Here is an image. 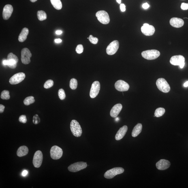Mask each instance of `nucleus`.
<instances>
[{"label":"nucleus","instance_id":"1a4fd4ad","mask_svg":"<svg viewBox=\"0 0 188 188\" xmlns=\"http://www.w3.org/2000/svg\"><path fill=\"white\" fill-rule=\"evenodd\" d=\"M43 160V155L40 150H37L34 155L33 164L35 168H39L42 165Z\"/></svg>","mask_w":188,"mask_h":188},{"label":"nucleus","instance_id":"4be33fe9","mask_svg":"<svg viewBox=\"0 0 188 188\" xmlns=\"http://www.w3.org/2000/svg\"><path fill=\"white\" fill-rule=\"evenodd\" d=\"M29 32V29L27 28H24L22 29L18 38V40L20 42H23L26 40Z\"/></svg>","mask_w":188,"mask_h":188},{"label":"nucleus","instance_id":"7ed1b4c3","mask_svg":"<svg viewBox=\"0 0 188 188\" xmlns=\"http://www.w3.org/2000/svg\"><path fill=\"white\" fill-rule=\"evenodd\" d=\"M142 55L145 59L148 60H153L157 59L160 55V53L156 50L145 51L142 53Z\"/></svg>","mask_w":188,"mask_h":188},{"label":"nucleus","instance_id":"49530a36","mask_svg":"<svg viewBox=\"0 0 188 188\" xmlns=\"http://www.w3.org/2000/svg\"><path fill=\"white\" fill-rule=\"evenodd\" d=\"M184 87H187L188 86V81L186 82L184 84Z\"/></svg>","mask_w":188,"mask_h":188},{"label":"nucleus","instance_id":"9b49d317","mask_svg":"<svg viewBox=\"0 0 188 188\" xmlns=\"http://www.w3.org/2000/svg\"><path fill=\"white\" fill-rule=\"evenodd\" d=\"M26 75L24 73L20 72L14 74L10 78L9 82L11 84L14 85L19 83L25 78Z\"/></svg>","mask_w":188,"mask_h":188},{"label":"nucleus","instance_id":"f8f14e48","mask_svg":"<svg viewBox=\"0 0 188 188\" xmlns=\"http://www.w3.org/2000/svg\"><path fill=\"white\" fill-rule=\"evenodd\" d=\"M100 88V83L98 81H95L93 82L90 91V97L92 98H94L96 97L99 93Z\"/></svg>","mask_w":188,"mask_h":188},{"label":"nucleus","instance_id":"423d86ee","mask_svg":"<svg viewBox=\"0 0 188 188\" xmlns=\"http://www.w3.org/2000/svg\"><path fill=\"white\" fill-rule=\"evenodd\" d=\"M50 156L52 159L57 160L61 158L63 155V150L57 146L52 147L50 150Z\"/></svg>","mask_w":188,"mask_h":188},{"label":"nucleus","instance_id":"e433bc0d","mask_svg":"<svg viewBox=\"0 0 188 188\" xmlns=\"http://www.w3.org/2000/svg\"><path fill=\"white\" fill-rule=\"evenodd\" d=\"M181 8L183 10H185L188 9V3H182Z\"/></svg>","mask_w":188,"mask_h":188},{"label":"nucleus","instance_id":"4c0bfd02","mask_svg":"<svg viewBox=\"0 0 188 188\" xmlns=\"http://www.w3.org/2000/svg\"><path fill=\"white\" fill-rule=\"evenodd\" d=\"M120 8L121 11L122 12H125L126 10L125 6V4H121L120 5Z\"/></svg>","mask_w":188,"mask_h":188},{"label":"nucleus","instance_id":"ea45409f","mask_svg":"<svg viewBox=\"0 0 188 188\" xmlns=\"http://www.w3.org/2000/svg\"><path fill=\"white\" fill-rule=\"evenodd\" d=\"M142 7L144 9H147L149 8L150 5L147 3H145L142 5Z\"/></svg>","mask_w":188,"mask_h":188},{"label":"nucleus","instance_id":"20e7f679","mask_svg":"<svg viewBox=\"0 0 188 188\" xmlns=\"http://www.w3.org/2000/svg\"><path fill=\"white\" fill-rule=\"evenodd\" d=\"M124 171V169L121 167H116L107 171L105 173L104 177L107 179H112L118 174L123 173Z\"/></svg>","mask_w":188,"mask_h":188},{"label":"nucleus","instance_id":"dca6fc26","mask_svg":"<svg viewBox=\"0 0 188 188\" xmlns=\"http://www.w3.org/2000/svg\"><path fill=\"white\" fill-rule=\"evenodd\" d=\"M13 10L12 5L10 4L6 5L4 7L3 12V17L4 19L7 20L10 17L12 14Z\"/></svg>","mask_w":188,"mask_h":188},{"label":"nucleus","instance_id":"473e14b6","mask_svg":"<svg viewBox=\"0 0 188 188\" xmlns=\"http://www.w3.org/2000/svg\"><path fill=\"white\" fill-rule=\"evenodd\" d=\"M88 39H89L90 42L92 44H96L98 42V39L97 37H93L92 35H90Z\"/></svg>","mask_w":188,"mask_h":188},{"label":"nucleus","instance_id":"39448f33","mask_svg":"<svg viewBox=\"0 0 188 188\" xmlns=\"http://www.w3.org/2000/svg\"><path fill=\"white\" fill-rule=\"evenodd\" d=\"M96 16L99 21L103 24H108L110 22V16L108 13L105 11H98L96 14Z\"/></svg>","mask_w":188,"mask_h":188},{"label":"nucleus","instance_id":"f704fd0d","mask_svg":"<svg viewBox=\"0 0 188 188\" xmlns=\"http://www.w3.org/2000/svg\"><path fill=\"white\" fill-rule=\"evenodd\" d=\"M40 122V118H39L38 115L36 114L34 116L33 118V123L35 124V125H37V124H38Z\"/></svg>","mask_w":188,"mask_h":188},{"label":"nucleus","instance_id":"5701e85b","mask_svg":"<svg viewBox=\"0 0 188 188\" xmlns=\"http://www.w3.org/2000/svg\"><path fill=\"white\" fill-rule=\"evenodd\" d=\"M29 152V150L27 147L22 146L19 147L17 151V155L19 157H21L27 155Z\"/></svg>","mask_w":188,"mask_h":188},{"label":"nucleus","instance_id":"6ab92c4d","mask_svg":"<svg viewBox=\"0 0 188 188\" xmlns=\"http://www.w3.org/2000/svg\"><path fill=\"white\" fill-rule=\"evenodd\" d=\"M170 25L173 27L179 28L184 25V22L182 19L177 18H173L170 21Z\"/></svg>","mask_w":188,"mask_h":188},{"label":"nucleus","instance_id":"58836bf2","mask_svg":"<svg viewBox=\"0 0 188 188\" xmlns=\"http://www.w3.org/2000/svg\"><path fill=\"white\" fill-rule=\"evenodd\" d=\"M5 107L3 105H0V113H2L4 111Z\"/></svg>","mask_w":188,"mask_h":188},{"label":"nucleus","instance_id":"c03bdc74","mask_svg":"<svg viewBox=\"0 0 188 188\" xmlns=\"http://www.w3.org/2000/svg\"><path fill=\"white\" fill-rule=\"evenodd\" d=\"M63 33V32L62 31L59 30L56 31V33L57 35H61Z\"/></svg>","mask_w":188,"mask_h":188},{"label":"nucleus","instance_id":"c9c22d12","mask_svg":"<svg viewBox=\"0 0 188 188\" xmlns=\"http://www.w3.org/2000/svg\"><path fill=\"white\" fill-rule=\"evenodd\" d=\"M19 121L21 123H25L27 122V118H26V116L25 115L20 116L19 118Z\"/></svg>","mask_w":188,"mask_h":188},{"label":"nucleus","instance_id":"c756f323","mask_svg":"<svg viewBox=\"0 0 188 188\" xmlns=\"http://www.w3.org/2000/svg\"><path fill=\"white\" fill-rule=\"evenodd\" d=\"M1 98L4 100H9L10 98L9 92L7 90H4L1 92Z\"/></svg>","mask_w":188,"mask_h":188},{"label":"nucleus","instance_id":"f03ea898","mask_svg":"<svg viewBox=\"0 0 188 188\" xmlns=\"http://www.w3.org/2000/svg\"><path fill=\"white\" fill-rule=\"evenodd\" d=\"M70 127L72 134L76 137H80L82 134V131L80 124L76 120H73L70 123Z\"/></svg>","mask_w":188,"mask_h":188},{"label":"nucleus","instance_id":"a878e982","mask_svg":"<svg viewBox=\"0 0 188 188\" xmlns=\"http://www.w3.org/2000/svg\"><path fill=\"white\" fill-rule=\"evenodd\" d=\"M37 16L38 20L40 21L46 20L47 19V15L44 11L41 10L38 11Z\"/></svg>","mask_w":188,"mask_h":188},{"label":"nucleus","instance_id":"7c9ffc66","mask_svg":"<svg viewBox=\"0 0 188 188\" xmlns=\"http://www.w3.org/2000/svg\"><path fill=\"white\" fill-rule=\"evenodd\" d=\"M53 81L51 80H47L45 83L44 87L45 89H48L52 87L53 85Z\"/></svg>","mask_w":188,"mask_h":188},{"label":"nucleus","instance_id":"f257e3e1","mask_svg":"<svg viewBox=\"0 0 188 188\" xmlns=\"http://www.w3.org/2000/svg\"><path fill=\"white\" fill-rule=\"evenodd\" d=\"M156 85L158 89L163 93H167L170 91V86L164 78H159L156 82Z\"/></svg>","mask_w":188,"mask_h":188},{"label":"nucleus","instance_id":"2f4dec72","mask_svg":"<svg viewBox=\"0 0 188 188\" xmlns=\"http://www.w3.org/2000/svg\"><path fill=\"white\" fill-rule=\"evenodd\" d=\"M58 96L59 98L63 100L64 99L66 98V94L64 90L63 89H61L59 90L58 93Z\"/></svg>","mask_w":188,"mask_h":188},{"label":"nucleus","instance_id":"de8ad7c7","mask_svg":"<svg viewBox=\"0 0 188 188\" xmlns=\"http://www.w3.org/2000/svg\"><path fill=\"white\" fill-rule=\"evenodd\" d=\"M116 1H117V3L118 4H121V0H116Z\"/></svg>","mask_w":188,"mask_h":188},{"label":"nucleus","instance_id":"9d476101","mask_svg":"<svg viewBox=\"0 0 188 188\" xmlns=\"http://www.w3.org/2000/svg\"><path fill=\"white\" fill-rule=\"evenodd\" d=\"M119 47V43L117 40L114 41L107 47V53L109 55H114L117 52Z\"/></svg>","mask_w":188,"mask_h":188},{"label":"nucleus","instance_id":"393cba45","mask_svg":"<svg viewBox=\"0 0 188 188\" xmlns=\"http://www.w3.org/2000/svg\"><path fill=\"white\" fill-rule=\"evenodd\" d=\"M54 8L60 10L62 8V4L61 0H50Z\"/></svg>","mask_w":188,"mask_h":188},{"label":"nucleus","instance_id":"412c9836","mask_svg":"<svg viewBox=\"0 0 188 188\" xmlns=\"http://www.w3.org/2000/svg\"><path fill=\"white\" fill-rule=\"evenodd\" d=\"M128 127L127 125H124L120 128L116 133L115 138L117 140H119L123 138L126 133L127 131Z\"/></svg>","mask_w":188,"mask_h":188},{"label":"nucleus","instance_id":"6e6552de","mask_svg":"<svg viewBox=\"0 0 188 188\" xmlns=\"http://www.w3.org/2000/svg\"><path fill=\"white\" fill-rule=\"evenodd\" d=\"M32 54L29 50L27 48L22 49L21 52V60L24 64L27 65L31 63V58Z\"/></svg>","mask_w":188,"mask_h":188},{"label":"nucleus","instance_id":"a19ab883","mask_svg":"<svg viewBox=\"0 0 188 188\" xmlns=\"http://www.w3.org/2000/svg\"><path fill=\"white\" fill-rule=\"evenodd\" d=\"M28 171L26 170H24L22 172V176H26L28 174Z\"/></svg>","mask_w":188,"mask_h":188},{"label":"nucleus","instance_id":"f3484780","mask_svg":"<svg viewBox=\"0 0 188 188\" xmlns=\"http://www.w3.org/2000/svg\"><path fill=\"white\" fill-rule=\"evenodd\" d=\"M185 58L182 55H177L172 56L171 58L170 63L174 66H179L181 64L184 63Z\"/></svg>","mask_w":188,"mask_h":188},{"label":"nucleus","instance_id":"79ce46f5","mask_svg":"<svg viewBox=\"0 0 188 188\" xmlns=\"http://www.w3.org/2000/svg\"><path fill=\"white\" fill-rule=\"evenodd\" d=\"M3 65L4 66H7L8 64V61L7 60H4L2 61Z\"/></svg>","mask_w":188,"mask_h":188},{"label":"nucleus","instance_id":"b1692460","mask_svg":"<svg viewBox=\"0 0 188 188\" xmlns=\"http://www.w3.org/2000/svg\"><path fill=\"white\" fill-rule=\"evenodd\" d=\"M142 125L141 123L137 124L133 128L132 132V136L133 137H136L140 134L142 131Z\"/></svg>","mask_w":188,"mask_h":188},{"label":"nucleus","instance_id":"bb28decb","mask_svg":"<svg viewBox=\"0 0 188 188\" xmlns=\"http://www.w3.org/2000/svg\"><path fill=\"white\" fill-rule=\"evenodd\" d=\"M165 113V109L160 108H157L155 111V115L156 117H161Z\"/></svg>","mask_w":188,"mask_h":188},{"label":"nucleus","instance_id":"a18cd8bd","mask_svg":"<svg viewBox=\"0 0 188 188\" xmlns=\"http://www.w3.org/2000/svg\"><path fill=\"white\" fill-rule=\"evenodd\" d=\"M184 65H185V62L181 64L179 66L180 68H183L184 66Z\"/></svg>","mask_w":188,"mask_h":188},{"label":"nucleus","instance_id":"4468645a","mask_svg":"<svg viewBox=\"0 0 188 188\" xmlns=\"http://www.w3.org/2000/svg\"><path fill=\"white\" fill-rule=\"evenodd\" d=\"M116 90L120 92L126 91L129 90L130 86L128 84L123 80L117 81L115 84Z\"/></svg>","mask_w":188,"mask_h":188},{"label":"nucleus","instance_id":"72a5a7b5","mask_svg":"<svg viewBox=\"0 0 188 188\" xmlns=\"http://www.w3.org/2000/svg\"><path fill=\"white\" fill-rule=\"evenodd\" d=\"M83 47L81 44L78 45L76 48V51L78 54L82 53L83 51Z\"/></svg>","mask_w":188,"mask_h":188},{"label":"nucleus","instance_id":"cd10ccee","mask_svg":"<svg viewBox=\"0 0 188 188\" xmlns=\"http://www.w3.org/2000/svg\"><path fill=\"white\" fill-rule=\"evenodd\" d=\"M35 102L34 98L33 96L28 97L24 100V103L26 106H28Z\"/></svg>","mask_w":188,"mask_h":188},{"label":"nucleus","instance_id":"ddd939ff","mask_svg":"<svg viewBox=\"0 0 188 188\" xmlns=\"http://www.w3.org/2000/svg\"><path fill=\"white\" fill-rule=\"evenodd\" d=\"M8 61L7 66L11 68H16L17 63L18 62L19 60L17 56L14 55L12 53H10L7 56V59Z\"/></svg>","mask_w":188,"mask_h":188},{"label":"nucleus","instance_id":"2eb2a0df","mask_svg":"<svg viewBox=\"0 0 188 188\" xmlns=\"http://www.w3.org/2000/svg\"><path fill=\"white\" fill-rule=\"evenodd\" d=\"M141 31L143 34L147 36L153 35L155 32V29L153 26L147 24H145L141 28Z\"/></svg>","mask_w":188,"mask_h":188},{"label":"nucleus","instance_id":"37998d69","mask_svg":"<svg viewBox=\"0 0 188 188\" xmlns=\"http://www.w3.org/2000/svg\"><path fill=\"white\" fill-rule=\"evenodd\" d=\"M54 41L56 43H61L62 42V40L61 39H56Z\"/></svg>","mask_w":188,"mask_h":188},{"label":"nucleus","instance_id":"a211bd4d","mask_svg":"<svg viewBox=\"0 0 188 188\" xmlns=\"http://www.w3.org/2000/svg\"><path fill=\"white\" fill-rule=\"evenodd\" d=\"M170 163L168 160L161 159L156 163V167L159 170H163L168 169L170 165Z\"/></svg>","mask_w":188,"mask_h":188},{"label":"nucleus","instance_id":"09e8293b","mask_svg":"<svg viewBox=\"0 0 188 188\" xmlns=\"http://www.w3.org/2000/svg\"><path fill=\"white\" fill-rule=\"evenodd\" d=\"M37 1V0H30V1L33 3L35 2L36 1Z\"/></svg>","mask_w":188,"mask_h":188},{"label":"nucleus","instance_id":"c85d7f7f","mask_svg":"<svg viewBox=\"0 0 188 188\" xmlns=\"http://www.w3.org/2000/svg\"><path fill=\"white\" fill-rule=\"evenodd\" d=\"M78 81L76 79L73 78L70 80L69 86L71 89H76L78 87Z\"/></svg>","mask_w":188,"mask_h":188},{"label":"nucleus","instance_id":"aec40b11","mask_svg":"<svg viewBox=\"0 0 188 188\" xmlns=\"http://www.w3.org/2000/svg\"><path fill=\"white\" fill-rule=\"evenodd\" d=\"M122 108V105L118 103L113 107L110 112V115L112 118H116L119 114Z\"/></svg>","mask_w":188,"mask_h":188},{"label":"nucleus","instance_id":"0eeeda50","mask_svg":"<svg viewBox=\"0 0 188 188\" xmlns=\"http://www.w3.org/2000/svg\"><path fill=\"white\" fill-rule=\"evenodd\" d=\"M87 167V164L86 162H79L71 164L68 167V170L71 172H77L86 168Z\"/></svg>","mask_w":188,"mask_h":188}]
</instances>
